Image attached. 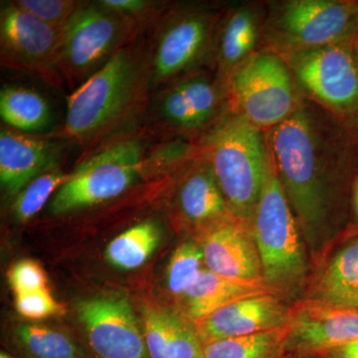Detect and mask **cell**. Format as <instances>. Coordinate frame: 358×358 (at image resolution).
Returning a JSON list of instances; mask_svg holds the SVG:
<instances>
[{"mask_svg": "<svg viewBox=\"0 0 358 358\" xmlns=\"http://www.w3.org/2000/svg\"><path fill=\"white\" fill-rule=\"evenodd\" d=\"M14 3L61 31L80 6L74 0H17Z\"/></svg>", "mask_w": 358, "mask_h": 358, "instance_id": "obj_29", "label": "cell"}, {"mask_svg": "<svg viewBox=\"0 0 358 358\" xmlns=\"http://www.w3.org/2000/svg\"><path fill=\"white\" fill-rule=\"evenodd\" d=\"M91 358H150L143 327L124 294L92 296L77 305Z\"/></svg>", "mask_w": 358, "mask_h": 358, "instance_id": "obj_10", "label": "cell"}, {"mask_svg": "<svg viewBox=\"0 0 358 358\" xmlns=\"http://www.w3.org/2000/svg\"><path fill=\"white\" fill-rule=\"evenodd\" d=\"M99 3L129 17L145 13L152 6L150 1L145 0H102Z\"/></svg>", "mask_w": 358, "mask_h": 358, "instance_id": "obj_32", "label": "cell"}, {"mask_svg": "<svg viewBox=\"0 0 358 358\" xmlns=\"http://www.w3.org/2000/svg\"><path fill=\"white\" fill-rule=\"evenodd\" d=\"M271 154L301 233L315 240L329 213V180L341 162L338 141L315 109L299 105L273 129Z\"/></svg>", "mask_w": 358, "mask_h": 358, "instance_id": "obj_1", "label": "cell"}, {"mask_svg": "<svg viewBox=\"0 0 358 358\" xmlns=\"http://www.w3.org/2000/svg\"><path fill=\"white\" fill-rule=\"evenodd\" d=\"M143 169L140 141L129 138L112 143L70 173L54 195L49 211L62 215L114 199L136 182Z\"/></svg>", "mask_w": 358, "mask_h": 358, "instance_id": "obj_5", "label": "cell"}, {"mask_svg": "<svg viewBox=\"0 0 358 358\" xmlns=\"http://www.w3.org/2000/svg\"><path fill=\"white\" fill-rule=\"evenodd\" d=\"M220 106L217 84L205 75L185 78L167 90L160 100L164 121L185 131L202 128L212 121Z\"/></svg>", "mask_w": 358, "mask_h": 358, "instance_id": "obj_18", "label": "cell"}, {"mask_svg": "<svg viewBox=\"0 0 358 358\" xmlns=\"http://www.w3.org/2000/svg\"><path fill=\"white\" fill-rule=\"evenodd\" d=\"M353 206H355V213L358 220V180L355 185V197H353Z\"/></svg>", "mask_w": 358, "mask_h": 358, "instance_id": "obj_34", "label": "cell"}, {"mask_svg": "<svg viewBox=\"0 0 358 358\" xmlns=\"http://www.w3.org/2000/svg\"><path fill=\"white\" fill-rule=\"evenodd\" d=\"M205 268L203 252L197 242H185L176 248L166 268L169 293L180 299Z\"/></svg>", "mask_w": 358, "mask_h": 358, "instance_id": "obj_27", "label": "cell"}, {"mask_svg": "<svg viewBox=\"0 0 358 358\" xmlns=\"http://www.w3.org/2000/svg\"><path fill=\"white\" fill-rule=\"evenodd\" d=\"M350 38L315 48L285 50L306 91L341 115L358 114V61Z\"/></svg>", "mask_w": 358, "mask_h": 358, "instance_id": "obj_8", "label": "cell"}, {"mask_svg": "<svg viewBox=\"0 0 358 358\" xmlns=\"http://www.w3.org/2000/svg\"><path fill=\"white\" fill-rule=\"evenodd\" d=\"M258 33V17L252 9L242 8L231 14L218 41L219 64L224 72L230 76L253 54Z\"/></svg>", "mask_w": 358, "mask_h": 358, "instance_id": "obj_25", "label": "cell"}, {"mask_svg": "<svg viewBox=\"0 0 358 358\" xmlns=\"http://www.w3.org/2000/svg\"><path fill=\"white\" fill-rule=\"evenodd\" d=\"M7 278L15 296L48 289V279L44 268L36 261L29 259L14 263L7 273Z\"/></svg>", "mask_w": 358, "mask_h": 358, "instance_id": "obj_30", "label": "cell"}, {"mask_svg": "<svg viewBox=\"0 0 358 358\" xmlns=\"http://www.w3.org/2000/svg\"><path fill=\"white\" fill-rule=\"evenodd\" d=\"M358 27V3L336 0H292L271 20L285 50L315 48L350 38Z\"/></svg>", "mask_w": 358, "mask_h": 358, "instance_id": "obj_9", "label": "cell"}, {"mask_svg": "<svg viewBox=\"0 0 358 358\" xmlns=\"http://www.w3.org/2000/svg\"><path fill=\"white\" fill-rule=\"evenodd\" d=\"M291 334L289 326L266 331L213 341L203 345L204 358H286Z\"/></svg>", "mask_w": 358, "mask_h": 358, "instance_id": "obj_23", "label": "cell"}, {"mask_svg": "<svg viewBox=\"0 0 358 358\" xmlns=\"http://www.w3.org/2000/svg\"><path fill=\"white\" fill-rule=\"evenodd\" d=\"M143 84L140 58L122 47L67 100L66 131L89 141L115 128L138 102Z\"/></svg>", "mask_w": 358, "mask_h": 358, "instance_id": "obj_4", "label": "cell"}, {"mask_svg": "<svg viewBox=\"0 0 358 358\" xmlns=\"http://www.w3.org/2000/svg\"><path fill=\"white\" fill-rule=\"evenodd\" d=\"M250 226L262 263L264 282L282 300L296 296L307 280L308 257L270 147L262 192Z\"/></svg>", "mask_w": 358, "mask_h": 358, "instance_id": "obj_2", "label": "cell"}, {"mask_svg": "<svg viewBox=\"0 0 358 358\" xmlns=\"http://www.w3.org/2000/svg\"><path fill=\"white\" fill-rule=\"evenodd\" d=\"M205 267L237 281L264 282L262 263L250 224L229 215L199 228Z\"/></svg>", "mask_w": 358, "mask_h": 358, "instance_id": "obj_12", "label": "cell"}, {"mask_svg": "<svg viewBox=\"0 0 358 358\" xmlns=\"http://www.w3.org/2000/svg\"><path fill=\"white\" fill-rule=\"evenodd\" d=\"M0 358H16L14 355H11L10 352H6V350H1L0 352Z\"/></svg>", "mask_w": 358, "mask_h": 358, "instance_id": "obj_35", "label": "cell"}, {"mask_svg": "<svg viewBox=\"0 0 358 358\" xmlns=\"http://www.w3.org/2000/svg\"><path fill=\"white\" fill-rule=\"evenodd\" d=\"M70 174L53 169L32 180L13 200V212L18 222L30 220L41 210L54 192H57Z\"/></svg>", "mask_w": 358, "mask_h": 358, "instance_id": "obj_28", "label": "cell"}, {"mask_svg": "<svg viewBox=\"0 0 358 358\" xmlns=\"http://www.w3.org/2000/svg\"><path fill=\"white\" fill-rule=\"evenodd\" d=\"M15 307L18 313L28 320H43L65 313L64 307L52 296L49 289L17 294Z\"/></svg>", "mask_w": 358, "mask_h": 358, "instance_id": "obj_31", "label": "cell"}, {"mask_svg": "<svg viewBox=\"0 0 358 358\" xmlns=\"http://www.w3.org/2000/svg\"><path fill=\"white\" fill-rule=\"evenodd\" d=\"M2 64L57 80L62 31L23 10L15 3L2 6L0 14Z\"/></svg>", "mask_w": 358, "mask_h": 358, "instance_id": "obj_11", "label": "cell"}, {"mask_svg": "<svg viewBox=\"0 0 358 358\" xmlns=\"http://www.w3.org/2000/svg\"><path fill=\"white\" fill-rule=\"evenodd\" d=\"M205 148L231 215L250 224L268 157L261 129L239 113H232L207 136Z\"/></svg>", "mask_w": 358, "mask_h": 358, "instance_id": "obj_3", "label": "cell"}, {"mask_svg": "<svg viewBox=\"0 0 358 358\" xmlns=\"http://www.w3.org/2000/svg\"><path fill=\"white\" fill-rule=\"evenodd\" d=\"M319 358H358V341L336 346L317 355Z\"/></svg>", "mask_w": 358, "mask_h": 358, "instance_id": "obj_33", "label": "cell"}, {"mask_svg": "<svg viewBox=\"0 0 358 358\" xmlns=\"http://www.w3.org/2000/svg\"><path fill=\"white\" fill-rule=\"evenodd\" d=\"M229 93L235 112L261 129H274L300 105L292 71L272 51L256 52L233 71Z\"/></svg>", "mask_w": 358, "mask_h": 358, "instance_id": "obj_6", "label": "cell"}, {"mask_svg": "<svg viewBox=\"0 0 358 358\" xmlns=\"http://www.w3.org/2000/svg\"><path fill=\"white\" fill-rule=\"evenodd\" d=\"M57 148L49 141L2 129L0 133V182L14 200L39 176L55 169Z\"/></svg>", "mask_w": 358, "mask_h": 358, "instance_id": "obj_16", "label": "cell"}, {"mask_svg": "<svg viewBox=\"0 0 358 358\" xmlns=\"http://www.w3.org/2000/svg\"><path fill=\"white\" fill-rule=\"evenodd\" d=\"M265 294L275 293L264 282L227 279L205 267L180 301L183 315L190 322H196L219 308Z\"/></svg>", "mask_w": 358, "mask_h": 358, "instance_id": "obj_19", "label": "cell"}, {"mask_svg": "<svg viewBox=\"0 0 358 358\" xmlns=\"http://www.w3.org/2000/svg\"><path fill=\"white\" fill-rule=\"evenodd\" d=\"M178 204L186 221L203 227L231 215L208 160L199 162L179 186Z\"/></svg>", "mask_w": 358, "mask_h": 358, "instance_id": "obj_20", "label": "cell"}, {"mask_svg": "<svg viewBox=\"0 0 358 358\" xmlns=\"http://www.w3.org/2000/svg\"><path fill=\"white\" fill-rule=\"evenodd\" d=\"M308 300L329 307L358 308V239L345 245L329 261Z\"/></svg>", "mask_w": 358, "mask_h": 358, "instance_id": "obj_21", "label": "cell"}, {"mask_svg": "<svg viewBox=\"0 0 358 358\" xmlns=\"http://www.w3.org/2000/svg\"><path fill=\"white\" fill-rule=\"evenodd\" d=\"M2 121L22 131H38L50 124L48 103L37 92L23 87H6L0 93Z\"/></svg>", "mask_w": 358, "mask_h": 358, "instance_id": "obj_26", "label": "cell"}, {"mask_svg": "<svg viewBox=\"0 0 358 358\" xmlns=\"http://www.w3.org/2000/svg\"><path fill=\"white\" fill-rule=\"evenodd\" d=\"M355 341H358V308L329 307L310 300L292 308L288 353L315 357Z\"/></svg>", "mask_w": 358, "mask_h": 358, "instance_id": "obj_14", "label": "cell"}, {"mask_svg": "<svg viewBox=\"0 0 358 358\" xmlns=\"http://www.w3.org/2000/svg\"><path fill=\"white\" fill-rule=\"evenodd\" d=\"M162 230L159 223L143 221L129 228L110 242L106 259L113 267L134 270L141 267L159 248Z\"/></svg>", "mask_w": 358, "mask_h": 358, "instance_id": "obj_24", "label": "cell"}, {"mask_svg": "<svg viewBox=\"0 0 358 358\" xmlns=\"http://www.w3.org/2000/svg\"><path fill=\"white\" fill-rule=\"evenodd\" d=\"M141 327L150 358H204L194 324L182 313L148 303Z\"/></svg>", "mask_w": 358, "mask_h": 358, "instance_id": "obj_17", "label": "cell"}, {"mask_svg": "<svg viewBox=\"0 0 358 358\" xmlns=\"http://www.w3.org/2000/svg\"><path fill=\"white\" fill-rule=\"evenodd\" d=\"M292 308L275 294L251 296L193 322L202 345L222 339L266 333L289 326Z\"/></svg>", "mask_w": 358, "mask_h": 358, "instance_id": "obj_13", "label": "cell"}, {"mask_svg": "<svg viewBox=\"0 0 358 358\" xmlns=\"http://www.w3.org/2000/svg\"><path fill=\"white\" fill-rule=\"evenodd\" d=\"M215 20L206 13L176 16L160 33L154 58V82L166 81L203 57L211 42Z\"/></svg>", "mask_w": 358, "mask_h": 358, "instance_id": "obj_15", "label": "cell"}, {"mask_svg": "<svg viewBox=\"0 0 358 358\" xmlns=\"http://www.w3.org/2000/svg\"><path fill=\"white\" fill-rule=\"evenodd\" d=\"M131 32L129 16L100 3H81L63 29L59 67L86 81L124 47Z\"/></svg>", "mask_w": 358, "mask_h": 358, "instance_id": "obj_7", "label": "cell"}, {"mask_svg": "<svg viewBox=\"0 0 358 358\" xmlns=\"http://www.w3.org/2000/svg\"><path fill=\"white\" fill-rule=\"evenodd\" d=\"M13 346L23 358H91L83 343L67 331L41 324H20Z\"/></svg>", "mask_w": 358, "mask_h": 358, "instance_id": "obj_22", "label": "cell"}, {"mask_svg": "<svg viewBox=\"0 0 358 358\" xmlns=\"http://www.w3.org/2000/svg\"><path fill=\"white\" fill-rule=\"evenodd\" d=\"M357 47H355V53H357V57L358 61V35H357Z\"/></svg>", "mask_w": 358, "mask_h": 358, "instance_id": "obj_36", "label": "cell"}]
</instances>
